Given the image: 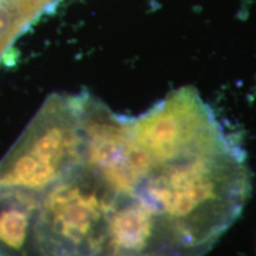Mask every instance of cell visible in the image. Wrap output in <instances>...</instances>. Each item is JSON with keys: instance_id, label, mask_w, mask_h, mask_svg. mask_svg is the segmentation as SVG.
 Wrapping results in <instances>:
<instances>
[{"instance_id": "6da1fadb", "label": "cell", "mask_w": 256, "mask_h": 256, "mask_svg": "<svg viewBox=\"0 0 256 256\" xmlns=\"http://www.w3.org/2000/svg\"><path fill=\"white\" fill-rule=\"evenodd\" d=\"M252 191L238 144L150 171L136 194L164 220L188 256H203L241 215Z\"/></svg>"}, {"instance_id": "277c9868", "label": "cell", "mask_w": 256, "mask_h": 256, "mask_svg": "<svg viewBox=\"0 0 256 256\" xmlns=\"http://www.w3.org/2000/svg\"><path fill=\"white\" fill-rule=\"evenodd\" d=\"M134 142L151 168L234 145L194 88H182L139 116L128 118Z\"/></svg>"}, {"instance_id": "8992f818", "label": "cell", "mask_w": 256, "mask_h": 256, "mask_svg": "<svg viewBox=\"0 0 256 256\" xmlns=\"http://www.w3.org/2000/svg\"><path fill=\"white\" fill-rule=\"evenodd\" d=\"M188 256L142 194H119L108 230L106 256Z\"/></svg>"}, {"instance_id": "5b68a950", "label": "cell", "mask_w": 256, "mask_h": 256, "mask_svg": "<svg viewBox=\"0 0 256 256\" xmlns=\"http://www.w3.org/2000/svg\"><path fill=\"white\" fill-rule=\"evenodd\" d=\"M83 136L82 165L118 194H134L152 168L134 142L128 116L110 110L98 98L76 95Z\"/></svg>"}, {"instance_id": "52a82bcc", "label": "cell", "mask_w": 256, "mask_h": 256, "mask_svg": "<svg viewBox=\"0 0 256 256\" xmlns=\"http://www.w3.org/2000/svg\"><path fill=\"white\" fill-rule=\"evenodd\" d=\"M40 194L0 188V256H44L38 236Z\"/></svg>"}, {"instance_id": "9c48e42d", "label": "cell", "mask_w": 256, "mask_h": 256, "mask_svg": "<svg viewBox=\"0 0 256 256\" xmlns=\"http://www.w3.org/2000/svg\"><path fill=\"white\" fill-rule=\"evenodd\" d=\"M126 256H160V255H126Z\"/></svg>"}, {"instance_id": "3957f363", "label": "cell", "mask_w": 256, "mask_h": 256, "mask_svg": "<svg viewBox=\"0 0 256 256\" xmlns=\"http://www.w3.org/2000/svg\"><path fill=\"white\" fill-rule=\"evenodd\" d=\"M119 194L81 165L40 194L38 236L44 256H106Z\"/></svg>"}, {"instance_id": "ba28073f", "label": "cell", "mask_w": 256, "mask_h": 256, "mask_svg": "<svg viewBox=\"0 0 256 256\" xmlns=\"http://www.w3.org/2000/svg\"><path fill=\"white\" fill-rule=\"evenodd\" d=\"M54 0H0V57Z\"/></svg>"}, {"instance_id": "7a4b0ae2", "label": "cell", "mask_w": 256, "mask_h": 256, "mask_svg": "<svg viewBox=\"0 0 256 256\" xmlns=\"http://www.w3.org/2000/svg\"><path fill=\"white\" fill-rule=\"evenodd\" d=\"M82 160L76 95L52 94L0 160V188L42 194L81 166Z\"/></svg>"}]
</instances>
